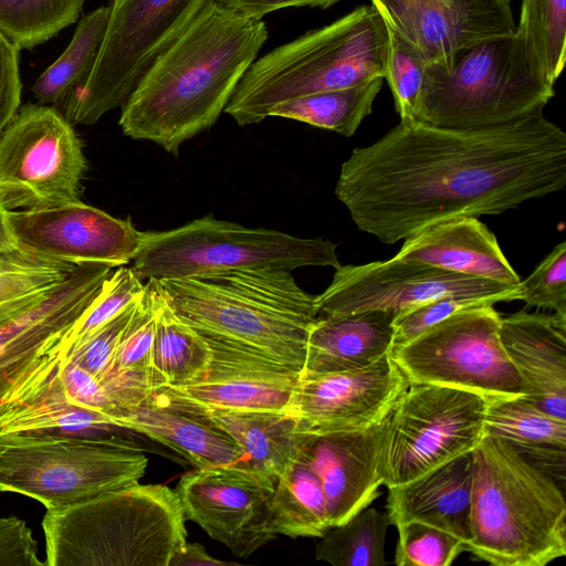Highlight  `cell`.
I'll return each instance as SVG.
<instances>
[{
	"label": "cell",
	"mask_w": 566,
	"mask_h": 566,
	"mask_svg": "<svg viewBox=\"0 0 566 566\" xmlns=\"http://www.w3.org/2000/svg\"><path fill=\"white\" fill-rule=\"evenodd\" d=\"M565 185L566 134L539 108L471 129L400 119L352 150L335 195L358 230L394 244L444 220L503 213Z\"/></svg>",
	"instance_id": "obj_1"
},
{
	"label": "cell",
	"mask_w": 566,
	"mask_h": 566,
	"mask_svg": "<svg viewBox=\"0 0 566 566\" xmlns=\"http://www.w3.org/2000/svg\"><path fill=\"white\" fill-rule=\"evenodd\" d=\"M268 38L263 20L208 0L120 106L123 133L176 156L214 125Z\"/></svg>",
	"instance_id": "obj_2"
},
{
	"label": "cell",
	"mask_w": 566,
	"mask_h": 566,
	"mask_svg": "<svg viewBox=\"0 0 566 566\" xmlns=\"http://www.w3.org/2000/svg\"><path fill=\"white\" fill-rule=\"evenodd\" d=\"M155 281L175 314L203 338L250 349L302 374L318 312L315 296L291 271L234 270Z\"/></svg>",
	"instance_id": "obj_3"
},
{
	"label": "cell",
	"mask_w": 566,
	"mask_h": 566,
	"mask_svg": "<svg viewBox=\"0 0 566 566\" xmlns=\"http://www.w3.org/2000/svg\"><path fill=\"white\" fill-rule=\"evenodd\" d=\"M471 459L465 552L495 566H545L565 556L563 488L497 438L485 434Z\"/></svg>",
	"instance_id": "obj_4"
},
{
	"label": "cell",
	"mask_w": 566,
	"mask_h": 566,
	"mask_svg": "<svg viewBox=\"0 0 566 566\" xmlns=\"http://www.w3.org/2000/svg\"><path fill=\"white\" fill-rule=\"evenodd\" d=\"M180 501L163 484L116 489L42 518L48 566H169L187 542Z\"/></svg>",
	"instance_id": "obj_5"
},
{
	"label": "cell",
	"mask_w": 566,
	"mask_h": 566,
	"mask_svg": "<svg viewBox=\"0 0 566 566\" xmlns=\"http://www.w3.org/2000/svg\"><path fill=\"white\" fill-rule=\"evenodd\" d=\"M387 53L382 15L361 6L255 60L224 112L240 126L256 124L281 102L385 78Z\"/></svg>",
	"instance_id": "obj_6"
},
{
	"label": "cell",
	"mask_w": 566,
	"mask_h": 566,
	"mask_svg": "<svg viewBox=\"0 0 566 566\" xmlns=\"http://www.w3.org/2000/svg\"><path fill=\"white\" fill-rule=\"evenodd\" d=\"M554 96L524 41L514 31L461 51L448 69L428 65L416 120L471 129L506 124Z\"/></svg>",
	"instance_id": "obj_7"
},
{
	"label": "cell",
	"mask_w": 566,
	"mask_h": 566,
	"mask_svg": "<svg viewBox=\"0 0 566 566\" xmlns=\"http://www.w3.org/2000/svg\"><path fill=\"white\" fill-rule=\"evenodd\" d=\"M337 245L211 214L167 231L145 232L132 269L143 280L187 279L234 270L340 266Z\"/></svg>",
	"instance_id": "obj_8"
},
{
	"label": "cell",
	"mask_w": 566,
	"mask_h": 566,
	"mask_svg": "<svg viewBox=\"0 0 566 566\" xmlns=\"http://www.w3.org/2000/svg\"><path fill=\"white\" fill-rule=\"evenodd\" d=\"M147 465L142 448L117 437H0L1 491L32 497L46 510L139 483Z\"/></svg>",
	"instance_id": "obj_9"
},
{
	"label": "cell",
	"mask_w": 566,
	"mask_h": 566,
	"mask_svg": "<svg viewBox=\"0 0 566 566\" xmlns=\"http://www.w3.org/2000/svg\"><path fill=\"white\" fill-rule=\"evenodd\" d=\"M208 0H111L105 36L85 81L63 104L72 124L93 125L120 107L140 77Z\"/></svg>",
	"instance_id": "obj_10"
},
{
	"label": "cell",
	"mask_w": 566,
	"mask_h": 566,
	"mask_svg": "<svg viewBox=\"0 0 566 566\" xmlns=\"http://www.w3.org/2000/svg\"><path fill=\"white\" fill-rule=\"evenodd\" d=\"M500 323L491 304L465 307L394 346L390 356L409 384L459 388L488 400L525 396Z\"/></svg>",
	"instance_id": "obj_11"
},
{
	"label": "cell",
	"mask_w": 566,
	"mask_h": 566,
	"mask_svg": "<svg viewBox=\"0 0 566 566\" xmlns=\"http://www.w3.org/2000/svg\"><path fill=\"white\" fill-rule=\"evenodd\" d=\"M488 399L453 387L409 384L387 415L385 483H408L467 453L484 433Z\"/></svg>",
	"instance_id": "obj_12"
},
{
	"label": "cell",
	"mask_w": 566,
	"mask_h": 566,
	"mask_svg": "<svg viewBox=\"0 0 566 566\" xmlns=\"http://www.w3.org/2000/svg\"><path fill=\"white\" fill-rule=\"evenodd\" d=\"M86 169L72 123L54 106L20 107L0 135V200L9 210L78 200Z\"/></svg>",
	"instance_id": "obj_13"
},
{
	"label": "cell",
	"mask_w": 566,
	"mask_h": 566,
	"mask_svg": "<svg viewBox=\"0 0 566 566\" xmlns=\"http://www.w3.org/2000/svg\"><path fill=\"white\" fill-rule=\"evenodd\" d=\"M446 295L490 304L518 300V286L448 272L392 256L386 261L340 265L326 290L315 296L318 316L380 310L396 315Z\"/></svg>",
	"instance_id": "obj_14"
},
{
	"label": "cell",
	"mask_w": 566,
	"mask_h": 566,
	"mask_svg": "<svg viewBox=\"0 0 566 566\" xmlns=\"http://www.w3.org/2000/svg\"><path fill=\"white\" fill-rule=\"evenodd\" d=\"M114 269L76 264L36 303L0 324V405L42 365L64 354L71 329Z\"/></svg>",
	"instance_id": "obj_15"
},
{
	"label": "cell",
	"mask_w": 566,
	"mask_h": 566,
	"mask_svg": "<svg viewBox=\"0 0 566 566\" xmlns=\"http://www.w3.org/2000/svg\"><path fill=\"white\" fill-rule=\"evenodd\" d=\"M9 221L23 248L74 265H126L140 249L145 235L129 218L113 217L80 199L41 209L10 210Z\"/></svg>",
	"instance_id": "obj_16"
},
{
	"label": "cell",
	"mask_w": 566,
	"mask_h": 566,
	"mask_svg": "<svg viewBox=\"0 0 566 566\" xmlns=\"http://www.w3.org/2000/svg\"><path fill=\"white\" fill-rule=\"evenodd\" d=\"M175 492L186 520L237 557H249L276 536L268 527L273 490L247 470L195 469L181 476Z\"/></svg>",
	"instance_id": "obj_17"
},
{
	"label": "cell",
	"mask_w": 566,
	"mask_h": 566,
	"mask_svg": "<svg viewBox=\"0 0 566 566\" xmlns=\"http://www.w3.org/2000/svg\"><path fill=\"white\" fill-rule=\"evenodd\" d=\"M426 65L448 69L483 40L515 31L510 0H371Z\"/></svg>",
	"instance_id": "obj_18"
},
{
	"label": "cell",
	"mask_w": 566,
	"mask_h": 566,
	"mask_svg": "<svg viewBox=\"0 0 566 566\" xmlns=\"http://www.w3.org/2000/svg\"><path fill=\"white\" fill-rule=\"evenodd\" d=\"M386 429L387 417L360 430L323 431L301 426L293 455L319 479L331 527L346 522L378 496L385 483Z\"/></svg>",
	"instance_id": "obj_19"
},
{
	"label": "cell",
	"mask_w": 566,
	"mask_h": 566,
	"mask_svg": "<svg viewBox=\"0 0 566 566\" xmlns=\"http://www.w3.org/2000/svg\"><path fill=\"white\" fill-rule=\"evenodd\" d=\"M408 385L388 354L365 368L301 377L287 412L305 429H367L387 417Z\"/></svg>",
	"instance_id": "obj_20"
},
{
	"label": "cell",
	"mask_w": 566,
	"mask_h": 566,
	"mask_svg": "<svg viewBox=\"0 0 566 566\" xmlns=\"http://www.w3.org/2000/svg\"><path fill=\"white\" fill-rule=\"evenodd\" d=\"M205 339L211 352L206 374L190 384L163 387L205 408L289 410L301 373L250 349Z\"/></svg>",
	"instance_id": "obj_21"
},
{
	"label": "cell",
	"mask_w": 566,
	"mask_h": 566,
	"mask_svg": "<svg viewBox=\"0 0 566 566\" xmlns=\"http://www.w3.org/2000/svg\"><path fill=\"white\" fill-rule=\"evenodd\" d=\"M113 421L120 429L144 433L165 444L196 469L235 467L249 471L247 459L233 439L199 406L165 387L155 388L139 402L118 409Z\"/></svg>",
	"instance_id": "obj_22"
},
{
	"label": "cell",
	"mask_w": 566,
	"mask_h": 566,
	"mask_svg": "<svg viewBox=\"0 0 566 566\" xmlns=\"http://www.w3.org/2000/svg\"><path fill=\"white\" fill-rule=\"evenodd\" d=\"M500 338L525 397L566 420V317L521 311L501 317Z\"/></svg>",
	"instance_id": "obj_23"
},
{
	"label": "cell",
	"mask_w": 566,
	"mask_h": 566,
	"mask_svg": "<svg viewBox=\"0 0 566 566\" xmlns=\"http://www.w3.org/2000/svg\"><path fill=\"white\" fill-rule=\"evenodd\" d=\"M395 258L511 286L521 281L495 235L475 217L453 218L420 230L403 240Z\"/></svg>",
	"instance_id": "obj_24"
},
{
	"label": "cell",
	"mask_w": 566,
	"mask_h": 566,
	"mask_svg": "<svg viewBox=\"0 0 566 566\" xmlns=\"http://www.w3.org/2000/svg\"><path fill=\"white\" fill-rule=\"evenodd\" d=\"M63 356L42 365L0 405V437L32 433L87 436L118 428L107 417L70 400L59 377Z\"/></svg>",
	"instance_id": "obj_25"
},
{
	"label": "cell",
	"mask_w": 566,
	"mask_h": 566,
	"mask_svg": "<svg viewBox=\"0 0 566 566\" xmlns=\"http://www.w3.org/2000/svg\"><path fill=\"white\" fill-rule=\"evenodd\" d=\"M471 453L460 455L401 485L388 488L390 524L419 522L451 533L465 545L471 538Z\"/></svg>",
	"instance_id": "obj_26"
},
{
	"label": "cell",
	"mask_w": 566,
	"mask_h": 566,
	"mask_svg": "<svg viewBox=\"0 0 566 566\" xmlns=\"http://www.w3.org/2000/svg\"><path fill=\"white\" fill-rule=\"evenodd\" d=\"M395 316L380 310L318 316L308 332L301 377L365 368L390 354Z\"/></svg>",
	"instance_id": "obj_27"
},
{
	"label": "cell",
	"mask_w": 566,
	"mask_h": 566,
	"mask_svg": "<svg viewBox=\"0 0 566 566\" xmlns=\"http://www.w3.org/2000/svg\"><path fill=\"white\" fill-rule=\"evenodd\" d=\"M484 433L509 443L527 462L556 481L565 479L566 420L525 396L488 400Z\"/></svg>",
	"instance_id": "obj_28"
},
{
	"label": "cell",
	"mask_w": 566,
	"mask_h": 566,
	"mask_svg": "<svg viewBox=\"0 0 566 566\" xmlns=\"http://www.w3.org/2000/svg\"><path fill=\"white\" fill-rule=\"evenodd\" d=\"M207 417L237 443L249 471L274 490L291 461L300 421L287 411H242L205 408Z\"/></svg>",
	"instance_id": "obj_29"
},
{
	"label": "cell",
	"mask_w": 566,
	"mask_h": 566,
	"mask_svg": "<svg viewBox=\"0 0 566 566\" xmlns=\"http://www.w3.org/2000/svg\"><path fill=\"white\" fill-rule=\"evenodd\" d=\"M155 324V284L150 279L124 331L114 361L99 380L116 410L139 402L154 389L150 365Z\"/></svg>",
	"instance_id": "obj_30"
},
{
	"label": "cell",
	"mask_w": 566,
	"mask_h": 566,
	"mask_svg": "<svg viewBox=\"0 0 566 566\" xmlns=\"http://www.w3.org/2000/svg\"><path fill=\"white\" fill-rule=\"evenodd\" d=\"M153 281L156 324L150 368L154 389L190 384L206 374L211 358L210 347L198 332L175 314Z\"/></svg>",
	"instance_id": "obj_31"
},
{
	"label": "cell",
	"mask_w": 566,
	"mask_h": 566,
	"mask_svg": "<svg viewBox=\"0 0 566 566\" xmlns=\"http://www.w3.org/2000/svg\"><path fill=\"white\" fill-rule=\"evenodd\" d=\"M268 527L274 535L293 538H319L331 527L321 481L295 455L274 486L269 505Z\"/></svg>",
	"instance_id": "obj_32"
},
{
	"label": "cell",
	"mask_w": 566,
	"mask_h": 566,
	"mask_svg": "<svg viewBox=\"0 0 566 566\" xmlns=\"http://www.w3.org/2000/svg\"><path fill=\"white\" fill-rule=\"evenodd\" d=\"M382 81V77H374L345 88L284 101L270 108L268 117L294 119L350 137L371 113Z\"/></svg>",
	"instance_id": "obj_33"
},
{
	"label": "cell",
	"mask_w": 566,
	"mask_h": 566,
	"mask_svg": "<svg viewBox=\"0 0 566 566\" xmlns=\"http://www.w3.org/2000/svg\"><path fill=\"white\" fill-rule=\"evenodd\" d=\"M109 9L102 6L83 15L62 54L36 78L32 93L39 103L63 106L92 71L103 43Z\"/></svg>",
	"instance_id": "obj_34"
},
{
	"label": "cell",
	"mask_w": 566,
	"mask_h": 566,
	"mask_svg": "<svg viewBox=\"0 0 566 566\" xmlns=\"http://www.w3.org/2000/svg\"><path fill=\"white\" fill-rule=\"evenodd\" d=\"M389 525L386 513L367 506L319 537L315 559L334 566H386L385 541Z\"/></svg>",
	"instance_id": "obj_35"
},
{
	"label": "cell",
	"mask_w": 566,
	"mask_h": 566,
	"mask_svg": "<svg viewBox=\"0 0 566 566\" xmlns=\"http://www.w3.org/2000/svg\"><path fill=\"white\" fill-rule=\"evenodd\" d=\"M86 0H0V33L30 50L76 22Z\"/></svg>",
	"instance_id": "obj_36"
},
{
	"label": "cell",
	"mask_w": 566,
	"mask_h": 566,
	"mask_svg": "<svg viewBox=\"0 0 566 566\" xmlns=\"http://www.w3.org/2000/svg\"><path fill=\"white\" fill-rule=\"evenodd\" d=\"M515 32L542 74L555 84L566 60V0H523Z\"/></svg>",
	"instance_id": "obj_37"
},
{
	"label": "cell",
	"mask_w": 566,
	"mask_h": 566,
	"mask_svg": "<svg viewBox=\"0 0 566 566\" xmlns=\"http://www.w3.org/2000/svg\"><path fill=\"white\" fill-rule=\"evenodd\" d=\"M146 291V283L130 268H115L103 287L71 329L64 345V354L77 347L98 328L124 310L138 302Z\"/></svg>",
	"instance_id": "obj_38"
},
{
	"label": "cell",
	"mask_w": 566,
	"mask_h": 566,
	"mask_svg": "<svg viewBox=\"0 0 566 566\" xmlns=\"http://www.w3.org/2000/svg\"><path fill=\"white\" fill-rule=\"evenodd\" d=\"M388 53L385 78L400 119H415L427 65L420 55L386 21Z\"/></svg>",
	"instance_id": "obj_39"
},
{
	"label": "cell",
	"mask_w": 566,
	"mask_h": 566,
	"mask_svg": "<svg viewBox=\"0 0 566 566\" xmlns=\"http://www.w3.org/2000/svg\"><path fill=\"white\" fill-rule=\"evenodd\" d=\"M396 527L399 539L395 564L398 566H449L465 552L461 539L434 526L409 522Z\"/></svg>",
	"instance_id": "obj_40"
},
{
	"label": "cell",
	"mask_w": 566,
	"mask_h": 566,
	"mask_svg": "<svg viewBox=\"0 0 566 566\" xmlns=\"http://www.w3.org/2000/svg\"><path fill=\"white\" fill-rule=\"evenodd\" d=\"M517 286L518 300L527 306L566 317V242L558 243Z\"/></svg>",
	"instance_id": "obj_41"
},
{
	"label": "cell",
	"mask_w": 566,
	"mask_h": 566,
	"mask_svg": "<svg viewBox=\"0 0 566 566\" xmlns=\"http://www.w3.org/2000/svg\"><path fill=\"white\" fill-rule=\"evenodd\" d=\"M73 266L15 270L0 273V324L36 303Z\"/></svg>",
	"instance_id": "obj_42"
},
{
	"label": "cell",
	"mask_w": 566,
	"mask_h": 566,
	"mask_svg": "<svg viewBox=\"0 0 566 566\" xmlns=\"http://www.w3.org/2000/svg\"><path fill=\"white\" fill-rule=\"evenodd\" d=\"M137 303L107 322L77 347L65 353L64 358L72 360L101 380L114 361L122 336Z\"/></svg>",
	"instance_id": "obj_43"
},
{
	"label": "cell",
	"mask_w": 566,
	"mask_h": 566,
	"mask_svg": "<svg viewBox=\"0 0 566 566\" xmlns=\"http://www.w3.org/2000/svg\"><path fill=\"white\" fill-rule=\"evenodd\" d=\"M483 304L490 303L468 296L446 295L399 313L392 322L394 346L409 340L427 327L462 308Z\"/></svg>",
	"instance_id": "obj_44"
},
{
	"label": "cell",
	"mask_w": 566,
	"mask_h": 566,
	"mask_svg": "<svg viewBox=\"0 0 566 566\" xmlns=\"http://www.w3.org/2000/svg\"><path fill=\"white\" fill-rule=\"evenodd\" d=\"M59 377L72 402L101 413L113 421L116 407L96 377L64 356L60 363Z\"/></svg>",
	"instance_id": "obj_45"
},
{
	"label": "cell",
	"mask_w": 566,
	"mask_h": 566,
	"mask_svg": "<svg viewBox=\"0 0 566 566\" xmlns=\"http://www.w3.org/2000/svg\"><path fill=\"white\" fill-rule=\"evenodd\" d=\"M38 543L27 523L17 516H0V566H44Z\"/></svg>",
	"instance_id": "obj_46"
},
{
	"label": "cell",
	"mask_w": 566,
	"mask_h": 566,
	"mask_svg": "<svg viewBox=\"0 0 566 566\" xmlns=\"http://www.w3.org/2000/svg\"><path fill=\"white\" fill-rule=\"evenodd\" d=\"M20 49L0 33V135L20 108Z\"/></svg>",
	"instance_id": "obj_47"
},
{
	"label": "cell",
	"mask_w": 566,
	"mask_h": 566,
	"mask_svg": "<svg viewBox=\"0 0 566 566\" xmlns=\"http://www.w3.org/2000/svg\"><path fill=\"white\" fill-rule=\"evenodd\" d=\"M9 209L0 200V263L20 269H42L74 265L39 256L21 245L15 238L10 221ZM76 265V264H75Z\"/></svg>",
	"instance_id": "obj_48"
},
{
	"label": "cell",
	"mask_w": 566,
	"mask_h": 566,
	"mask_svg": "<svg viewBox=\"0 0 566 566\" xmlns=\"http://www.w3.org/2000/svg\"><path fill=\"white\" fill-rule=\"evenodd\" d=\"M218 3L244 15L262 20L271 12L291 7H312L327 9L339 0H214Z\"/></svg>",
	"instance_id": "obj_49"
},
{
	"label": "cell",
	"mask_w": 566,
	"mask_h": 566,
	"mask_svg": "<svg viewBox=\"0 0 566 566\" xmlns=\"http://www.w3.org/2000/svg\"><path fill=\"white\" fill-rule=\"evenodd\" d=\"M227 566L233 563L211 556L199 543H188L172 556L169 566Z\"/></svg>",
	"instance_id": "obj_50"
},
{
	"label": "cell",
	"mask_w": 566,
	"mask_h": 566,
	"mask_svg": "<svg viewBox=\"0 0 566 566\" xmlns=\"http://www.w3.org/2000/svg\"><path fill=\"white\" fill-rule=\"evenodd\" d=\"M67 266V265H66ZM54 268V266H53ZM15 270H30V269H20V268H17V266H13V265H9V264H1L0 263V273L2 272H7V271H15Z\"/></svg>",
	"instance_id": "obj_51"
},
{
	"label": "cell",
	"mask_w": 566,
	"mask_h": 566,
	"mask_svg": "<svg viewBox=\"0 0 566 566\" xmlns=\"http://www.w3.org/2000/svg\"><path fill=\"white\" fill-rule=\"evenodd\" d=\"M0 492H2L1 489H0Z\"/></svg>",
	"instance_id": "obj_52"
},
{
	"label": "cell",
	"mask_w": 566,
	"mask_h": 566,
	"mask_svg": "<svg viewBox=\"0 0 566 566\" xmlns=\"http://www.w3.org/2000/svg\"><path fill=\"white\" fill-rule=\"evenodd\" d=\"M510 1H512V0H510Z\"/></svg>",
	"instance_id": "obj_53"
}]
</instances>
